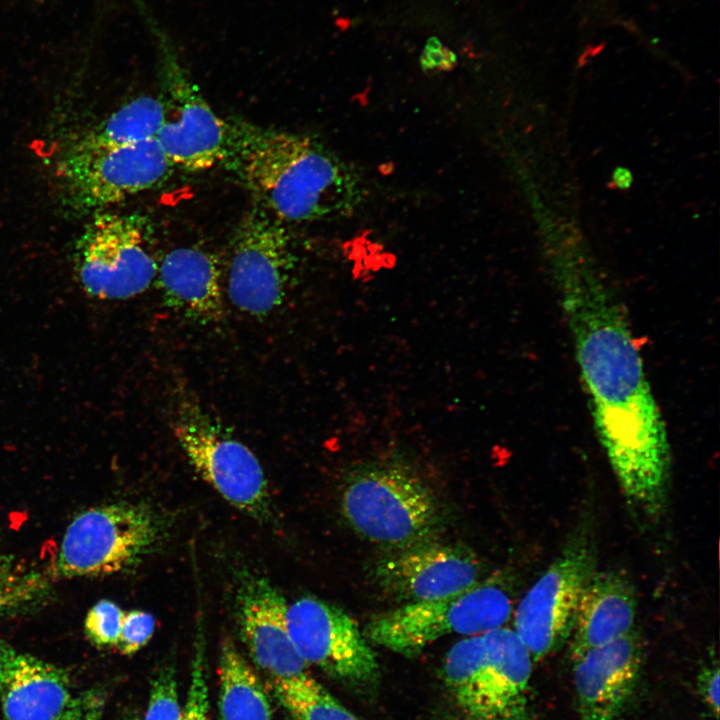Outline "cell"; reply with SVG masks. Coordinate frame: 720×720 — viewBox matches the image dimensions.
<instances>
[{"label": "cell", "instance_id": "cell-1", "mask_svg": "<svg viewBox=\"0 0 720 720\" xmlns=\"http://www.w3.org/2000/svg\"><path fill=\"white\" fill-rule=\"evenodd\" d=\"M553 264L556 297L600 445L626 499L648 516L658 515L667 499L670 446L624 308L586 261L558 255Z\"/></svg>", "mask_w": 720, "mask_h": 720}, {"label": "cell", "instance_id": "cell-2", "mask_svg": "<svg viewBox=\"0 0 720 720\" xmlns=\"http://www.w3.org/2000/svg\"><path fill=\"white\" fill-rule=\"evenodd\" d=\"M224 162L258 207L282 223L346 215L361 199L355 171L305 135L233 120Z\"/></svg>", "mask_w": 720, "mask_h": 720}, {"label": "cell", "instance_id": "cell-3", "mask_svg": "<svg viewBox=\"0 0 720 720\" xmlns=\"http://www.w3.org/2000/svg\"><path fill=\"white\" fill-rule=\"evenodd\" d=\"M533 663L515 630L504 626L456 642L442 677L459 720H533Z\"/></svg>", "mask_w": 720, "mask_h": 720}, {"label": "cell", "instance_id": "cell-4", "mask_svg": "<svg viewBox=\"0 0 720 720\" xmlns=\"http://www.w3.org/2000/svg\"><path fill=\"white\" fill-rule=\"evenodd\" d=\"M341 509L359 535L392 550L430 540L440 522L431 489L397 463L371 464L354 472L344 485Z\"/></svg>", "mask_w": 720, "mask_h": 720}, {"label": "cell", "instance_id": "cell-5", "mask_svg": "<svg viewBox=\"0 0 720 720\" xmlns=\"http://www.w3.org/2000/svg\"><path fill=\"white\" fill-rule=\"evenodd\" d=\"M159 514L146 504L113 502L76 515L61 539L50 577L90 578L137 565L162 541Z\"/></svg>", "mask_w": 720, "mask_h": 720}, {"label": "cell", "instance_id": "cell-6", "mask_svg": "<svg viewBox=\"0 0 720 720\" xmlns=\"http://www.w3.org/2000/svg\"><path fill=\"white\" fill-rule=\"evenodd\" d=\"M513 610L509 593L500 584L478 582L440 599L404 603L369 620L365 637L406 657L448 635L472 636L503 627Z\"/></svg>", "mask_w": 720, "mask_h": 720}, {"label": "cell", "instance_id": "cell-7", "mask_svg": "<svg viewBox=\"0 0 720 720\" xmlns=\"http://www.w3.org/2000/svg\"><path fill=\"white\" fill-rule=\"evenodd\" d=\"M592 529L583 524L527 590L514 612V630L533 662L555 653L570 638L583 592L596 572Z\"/></svg>", "mask_w": 720, "mask_h": 720}, {"label": "cell", "instance_id": "cell-8", "mask_svg": "<svg viewBox=\"0 0 720 720\" xmlns=\"http://www.w3.org/2000/svg\"><path fill=\"white\" fill-rule=\"evenodd\" d=\"M146 232L135 214L100 213L91 220L76 247L77 272L89 295L123 300L149 288L158 264Z\"/></svg>", "mask_w": 720, "mask_h": 720}, {"label": "cell", "instance_id": "cell-9", "mask_svg": "<svg viewBox=\"0 0 720 720\" xmlns=\"http://www.w3.org/2000/svg\"><path fill=\"white\" fill-rule=\"evenodd\" d=\"M173 432L190 464L220 496L256 520L270 519L267 480L246 445L217 429L190 402L181 405Z\"/></svg>", "mask_w": 720, "mask_h": 720}, {"label": "cell", "instance_id": "cell-10", "mask_svg": "<svg viewBox=\"0 0 720 720\" xmlns=\"http://www.w3.org/2000/svg\"><path fill=\"white\" fill-rule=\"evenodd\" d=\"M291 641L305 663L354 688L373 685L379 676L375 652L357 622L340 608L314 597L286 607Z\"/></svg>", "mask_w": 720, "mask_h": 720}, {"label": "cell", "instance_id": "cell-11", "mask_svg": "<svg viewBox=\"0 0 720 720\" xmlns=\"http://www.w3.org/2000/svg\"><path fill=\"white\" fill-rule=\"evenodd\" d=\"M291 250L282 222L260 207L239 222L232 239L227 294L240 311L264 317L283 302Z\"/></svg>", "mask_w": 720, "mask_h": 720}, {"label": "cell", "instance_id": "cell-12", "mask_svg": "<svg viewBox=\"0 0 720 720\" xmlns=\"http://www.w3.org/2000/svg\"><path fill=\"white\" fill-rule=\"evenodd\" d=\"M174 165L156 139L99 151L71 149L61 166L78 210L112 205L163 183Z\"/></svg>", "mask_w": 720, "mask_h": 720}, {"label": "cell", "instance_id": "cell-13", "mask_svg": "<svg viewBox=\"0 0 720 720\" xmlns=\"http://www.w3.org/2000/svg\"><path fill=\"white\" fill-rule=\"evenodd\" d=\"M373 575L378 586L399 601L422 602L476 585L480 564L463 547L426 540L393 549L377 561Z\"/></svg>", "mask_w": 720, "mask_h": 720}, {"label": "cell", "instance_id": "cell-14", "mask_svg": "<svg viewBox=\"0 0 720 720\" xmlns=\"http://www.w3.org/2000/svg\"><path fill=\"white\" fill-rule=\"evenodd\" d=\"M162 126L156 136L175 166L204 171L224 162L228 122L220 118L193 84L177 69L168 71Z\"/></svg>", "mask_w": 720, "mask_h": 720}, {"label": "cell", "instance_id": "cell-15", "mask_svg": "<svg viewBox=\"0 0 720 720\" xmlns=\"http://www.w3.org/2000/svg\"><path fill=\"white\" fill-rule=\"evenodd\" d=\"M287 603L262 576L245 572L238 576L235 617L240 636L253 662L272 680L307 672L286 625Z\"/></svg>", "mask_w": 720, "mask_h": 720}, {"label": "cell", "instance_id": "cell-16", "mask_svg": "<svg viewBox=\"0 0 720 720\" xmlns=\"http://www.w3.org/2000/svg\"><path fill=\"white\" fill-rule=\"evenodd\" d=\"M642 641L635 629L573 658L579 720H620L636 691Z\"/></svg>", "mask_w": 720, "mask_h": 720}, {"label": "cell", "instance_id": "cell-17", "mask_svg": "<svg viewBox=\"0 0 720 720\" xmlns=\"http://www.w3.org/2000/svg\"><path fill=\"white\" fill-rule=\"evenodd\" d=\"M72 698L65 670L0 638V702L5 720H54Z\"/></svg>", "mask_w": 720, "mask_h": 720}, {"label": "cell", "instance_id": "cell-18", "mask_svg": "<svg viewBox=\"0 0 720 720\" xmlns=\"http://www.w3.org/2000/svg\"><path fill=\"white\" fill-rule=\"evenodd\" d=\"M636 612L635 591L627 577L596 570L581 597L570 636L572 659L630 633Z\"/></svg>", "mask_w": 720, "mask_h": 720}, {"label": "cell", "instance_id": "cell-19", "mask_svg": "<svg viewBox=\"0 0 720 720\" xmlns=\"http://www.w3.org/2000/svg\"><path fill=\"white\" fill-rule=\"evenodd\" d=\"M166 304L200 322L221 319L224 312L221 273L216 258L197 247L168 252L156 278Z\"/></svg>", "mask_w": 720, "mask_h": 720}, {"label": "cell", "instance_id": "cell-20", "mask_svg": "<svg viewBox=\"0 0 720 720\" xmlns=\"http://www.w3.org/2000/svg\"><path fill=\"white\" fill-rule=\"evenodd\" d=\"M218 675L220 720H272L260 678L229 640L220 649Z\"/></svg>", "mask_w": 720, "mask_h": 720}, {"label": "cell", "instance_id": "cell-21", "mask_svg": "<svg viewBox=\"0 0 720 720\" xmlns=\"http://www.w3.org/2000/svg\"><path fill=\"white\" fill-rule=\"evenodd\" d=\"M163 118L160 97L134 98L91 129L72 149L99 151L156 139Z\"/></svg>", "mask_w": 720, "mask_h": 720}, {"label": "cell", "instance_id": "cell-22", "mask_svg": "<svg viewBox=\"0 0 720 720\" xmlns=\"http://www.w3.org/2000/svg\"><path fill=\"white\" fill-rule=\"evenodd\" d=\"M273 690L295 720H360L307 672L274 679Z\"/></svg>", "mask_w": 720, "mask_h": 720}, {"label": "cell", "instance_id": "cell-23", "mask_svg": "<svg viewBox=\"0 0 720 720\" xmlns=\"http://www.w3.org/2000/svg\"><path fill=\"white\" fill-rule=\"evenodd\" d=\"M48 584L40 573L19 568L6 555L0 557V616L40 601L49 592Z\"/></svg>", "mask_w": 720, "mask_h": 720}, {"label": "cell", "instance_id": "cell-24", "mask_svg": "<svg viewBox=\"0 0 720 720\" xmlns=\"http://www.w3.org/2000/svg\"><path fill=\"white\" fill-rule=\"evenodd\" d=\"M125 612L115 602L101 599L87 612L84 631L89 641L99 647H116Z\"/></svg>", "mask_w": 720, "mask_h": 720}, {"label": "cell", "instance_id": "cell-25", "mask_svg": "<svg viewBox=\"0 0 720 720\" xmlns=\"http://www.w3.org/2000/svg\"><path fill=\"white\" fill-rule=\"evenodd\" d=\"M181 711L174 672L166 667L152 681L144 720H181Z\"/></svg>", "mask_w": 720, "mask_h": 720}, {"label": "cell", "instance_id": "cell-26", "mask_svg": "<svg viewBox=\"0 0 720 720\" xmlns=\"http://www.w3.org/2000/svg\"><path fill=\"white\" fill-rule=\"evenodd\" d=\"M202 640L200 637L197 641L192 663L190 685L185 706L181 711V720H210Z\"/></svg>", "mask_w": 720, "mask_h": 720}, {"label": "cell", "instance_id": "cell-27", "mask_svg": "<svg viewBox=\"0 0 720 720\" xmlns=\"http://www.w3.org/2000/svg\"><path fill=\"white\" fill-rule=\"evenodd\" d=\"M155 629L152 614L143 610L125 612L116 648L123 655H132L144 647Z\"/></svg>", "mask_w": 720, "mask_h": 720}, {"label": "cell", "instance_id": "cell-28", "mask_svg": "<svg viewBox=\"0 0 720 720\" xmlns=\"http://www.w3.org/2000/svg\"><path fill=\"white\" fill-rule=\"evenodd\" d=\"M104 695L91 689L73 697L54 720H100L104 710Z\"/></svg>", "mask_w": 720, "mask_h": 720}, {"label": "cell", "instance_id": "cell-29", "mask_svg": "<svg viewBox=\"0 0 720 720\" xmlns=\"http://www.w3.org/2000/svg\"><path fill=\"white\" fill-rule=\"evenodd\" d=\"M719 667L718 664H708L703 668L698 677V689L704 704L712 713L715 720L719 715Z\"/></svg>", "mask_w": 720, "mask_h": 720}, {"label": "cell", "instance_id": "cell-30", "mask_svg": "<svg viewBox=\"0 0 720 720\" xmlns=\"http://www.w3.org/2000/svg\"><path fill=\"white\" fill-rule=\"evenodd\" d=\"M454 63V55H449V51L441 46L439 42L431 41L430 46H426L422 64L430 69H443Z\"/></svg>", "mask_w": 720, "mask_h": 720}, {"label": "cell", "instance_id": "cell-31", "mask_svg": "<svg viewBox=\"0 0 720 720\" xmlns=\"http://www.w3.org/2000/svg\"><path fill=\"white\" fill-rule=\"evenodd\" d=\"M612 182L618 189H628L633 182L631 171L624 167L615 168L612 174Z\"/></svg>", "mask_w": 720, "mask_h": 720}, {"label": "cell", "instance_id": "cell-32", "mask_svg": "<svg viewBox=\"0 0 720 720\" xmlns=\"http://www.w3.org/2000/svg\"><path fill=\"white\" fill-rule=\"evenodd\" d=\"M4 556V554L0 553V557Z\"/></svg>", "mask_w": 720, "mask_h": 720}]
</instances>
